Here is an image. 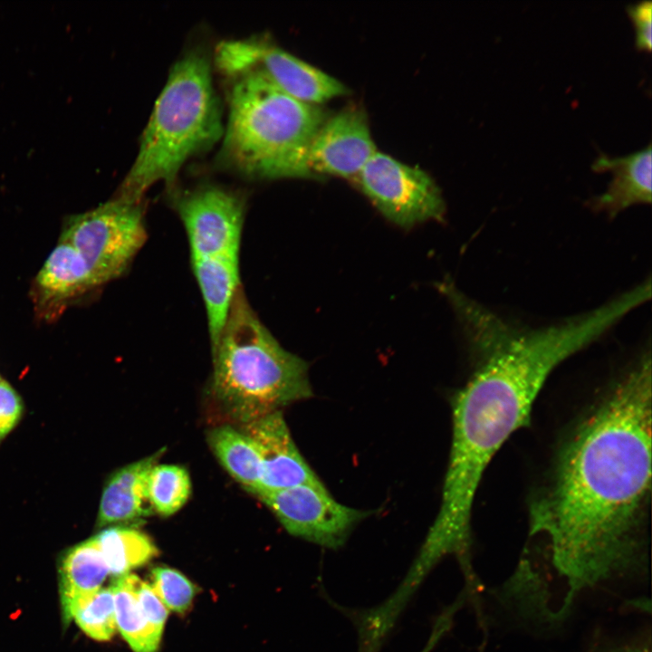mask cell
I'll return each mask as SVG.
<instances>
[{
    "mask_svg": "<svg viewBox=\"0 0 652 652\" xmlns=\"http://www.w3.org/2000/svg\"><path fill=\"white\" fill-rule=\"evenodd\" d=\"M215 62L229 78L246 71H258L282 91L308 104L318 105L349 92L338 79L262 37L219 43Z\"/></svg>",
    "mask_w": 652,
    "mask_h": 652,
    "instance_id": "7",
    "label": "cell"
},
{
    "mask_svg": "<svg viewBox=\"0 0 652 652\" xmlns=\"http://www.w3.org/2000/svg\"><path fill=\"white\" fill-rule=\"evenodd\" d=\"M110 574L120 577L158 555L152 539L138 527L115 526L94 537Z\"/></svg>",
    "mask_w": 652,
    "mask_h": 652,
    "instance_id": "19",
    "label": "cell"
},
{
    "mask_svg": "<svg viewBox=\"0 0 652 652\" xmlns=\"http://www.w3.org/2000/svg\"><path fill=\"white\" fill-rule=\"evenodd\" d=\"M360 187L390 221L412 226L442 219L445 202L432 177L417 167L377 151L358 175Z\"/></svg>",
    "mask_w": 652,
    "mask_h": 652,
    "instance_id": "8",
    "label": "cell"
},
{
    "mask_svg": "<svg viewBox=\"0 0 652 652\" xmlns=\"http://www.w3.org/2000/svg\"><path fill=\"white\" fill-rule=\"evenodd\" d=\"M635 27V45L638 50L650 52L652 46V3L643 0L627 6Z\"/></svg>",
    "mask_w": 652,
    "mask_h": 652,
    "instance_id": "25",
    "label": "cell"
},
{
    "mask_svg": "<svg viewBox=\"0 0 652 652\" xmlns=\"http://www.w3.org/2000/svg\"><path fill=\"white\" fill-rule=\"evenodd\" d=\"M651 143L631 154L610 157L599 153L591 168L596 172H612V179L602 194L593 197L589 206L609 217L635 204H650L652 200Z\"/></svg>",
    "mask_w": 652,
    "mask_h": 652,
    "instance_id": "13",
    "label": "cell"
},
{
    "mask_svg": "<svg viewBox=\"0 0 652 652\" xmlns=\"http://www.w3.org/2000/svg\"><path fill=\"white\" fill-rule=\"evenodd\" d=\"M211 351L210 396L238 426L312 396L307 363L279 344L241 289Z\"/></svg>",
    "mask_w": 652,
    "mask_h": 652,
    "instance_id": "5",
    "label": "cell"
},
{
    "mask_svg": "<svg viewBox=\"0 0 652 652\" xmlns=\"http://www.w3.org/2000/svg\"><path fill=\"white\" fill-rule=\"evenodd\" d=\"M206 440L227 473L251 494L261 487L263 465L259 451L239 427L223 424L210 428Z\"/></svg>",
    "mask_w": 652,
    "mask_h": 652,
    "instance_id": "17",
    "label": "cell"
},
{
    "mask_svg": "<svg viewBox=\"0 0 652 652\" xmlns=\"http://www.w3.org/2000/svg\"><path fill=\"white\" fill-rule=\"evenodd\" d=\"M377 152L364 111L348 107L321 124L309 148V165L315 175L358 176Z\"/></svg>",
    "mask_w": 652,
    "mask_h": 652,
    "instance_id": "11",
    "label": "cell"
},
{
    "mask_svg": "<svg viewBox=\"0 0 652 652\" xmlns=\"http://www.w3.org/2000/svg\"><path fill=\"white\" fill-rule=\"evenodd\" d=\"M37 284L45 296L53 299L68 298L94 287L81 254L61 238L39 271Z\"/></svg>",
    "mask_w": 652,
    "mask_h": 652,
    "instance_id": "18",
    "label": "cell"
},
{
    "mask_svg": "<svg viewBox=\"0 0 652 652\" xmlns=\"http://www.w3.org/2000/svg\"><path fill=\"white\" fill-rule=\"evenodd\" d=\"M135 574L118 577L112 583L117 631L133 652H158L161 638L147 624L137 602Z\"/></svg>",
    "mask_w": 652,
    "mask_h": 652,
    "instance_id": "20",
    "label": "cell"
},
{
    "mask_svg": "<svg viewBox=\"0 0 652 652\" xmlns=\"http://www.w3.org/2000/svg\"><path fill=\"white\" fill-rule=\"evenodd\" d=\"M1 380H2V379H1V378H0V381H1Z\"/></svg>",
    "mask_w": 652,
    "mask_h": 652,
    "instance_id": "28",
    "label": "cell"
},
{
    "mask_svg": "<svg viewBox=\"0 0 652 652\" xmlns=\"http://www.w3.org/2000/svg\"><path fill=\"white\" fill-rule=\"evenodd\" d=\"M176 209L191 258L239 255L244 203L238 195L218 186H202L179 196Z\"/></svg>",
    "mask_w": 652,
    "mask_h": 652,
    "instance_id": "10",
    "label": "cell"
},
{
    "mask_svg": "<svg viewBox=\"0 0 652 652\" xmlns=\"http://www.w3.org/2000/svg\"><path fill=\"white\" fill-rule=\"evenodd\" d=\"M151 587L168 608L184 615L191 608L198 587L181 571L168 566H156L150 570Z\"/></svg>",
    "mask_w": 652,
    "mask_h": 652,
    "instance_id": "23",
    "label": "cell"
},
{
    "mask_svg": "<svg viewBox=\"0 0 652 652\" xmlns=\"http://www.w3.org/2000/svg\"><path fill=\"white\" fill-rule=\"evenodd\" d=\"M238 427L255 444L261 456L263 477L257 492L322 484L300 454L281 410Z\"/></svg>",
    "mask_w": 652,
    "mask_h": 652,
    "instance_id": "12",
    "label": "cell"
},
{
    "mask_svg": "<svg viewBox=\"0 0 652 652\" xmlns=\"http://www.w3.org/2000/svg\"><path fill=\"white\" fill-rule=\"evenodd\" d=\"M146 235L141 204L117 197L72 217L61 239L78 251L97 286L127 269Z\"/></svg>",
    "mask_w": 652,
    "mask_h": 652,
    "instance_id": "6",
    "label": "cell"
},
{
    "mask_svg": "<svg viewBox=\"0 0 652 652\" xmlns=\"http://www.w3.org/2000/svg\"><path fill=\"white\" fill-rule=\"evenodd\" d=\"M110 574L94 537L71 548L59 568V596L64 625L77 606L101 589Z\"/></svg>",
    "mask_w": 652,
    "mask_h": 652,
    "instance_id": "16",
    "label": "cell"
},
{
    "mask_svg": "<svg viewBox=\"0 0 652 652\" xmlns=\"http://www.w3.org/2000/svg\"><path fill=\"white\" fill-rule=\"evenodd\" d=\"M595 652H651V650L649 641H635L621 645L609 646Z\"/></svg>",
    "mask_w": 652,
    "mask_h": 652,
    "instance_id": "27",
    "label": "cell"
},
{
    "mask_svg": "<svg viewBox=\"0 0 652 652\" xmlns=\"http://www.w3.org/2000/svg\"><path fill=\"white\" fill-rule=\"evenodd\" d=\"M205 302L213 350L217 344L240 290L239 257L221 255L191 258Z\"/></svg>",
    "mask_w": 652,
    "mask_h": 652,
    "instance_id": "15",
    "label": "cell"
},
{
    "mask_svg": "<svg viewBox=\"0 0 652 652\" xmlns=\"http://www.w3.org/2000/svg\"><path fill=\"white\" fill-rule=\"evenodd\" d=\"M254 495L290 534L329 549L341 547L356 524L370 514L340 503L323 484L260 491Z\"/></svg>",
    "mask_w": 652,
    "mask_h": 652,
    "instance_id": "9",
    "label": "cell"
},
{
    "mask_svg": "<svg viewBox=\"0 0 652 652\" xmlns=\"http://www.w3.org/2000/svg\"><path fill=\"white\" fill-rule=\"evenodd\" d=\"M72 620L85 635L94 640L111 639L117 632L111 586L101 588L81 602L75 609Z\"/></svg>",
    "mask_w": 652,
    "mask_h": 652,
    "instance_id": "22",
    "label": "cell"
},
{
    "mask_svg": "<svg viewBox=\"0 0 652 652\" xmlns=\"http://www.w3.org/2000/svg\"><path fill=\"white\" fill-rule=\"evenodd\" d=\"M23 404L12 386L0 381V440L8 435L21 418Z\"/></svg>",
    "mask_w": 652,
    "mask_h": 652,
    "instance_id": "26",
    "label": "cell"
},
{
    "mask_svg": "<svg viewBox=\"0 0 652 652\" xmlns=\"http://www.w3.org/2000/svg\"><path fill=\"white\" fill-rule=\"evenodd\" d=\"M155 454L131 463L112 475L106 484L99 508L97 526L142 522L154 513L148 490L151 468L164 453Z\"/></svg>",
    "mask_w": 652,
    "mask_h": 652,
    "instance_id": "14",
    "label": "cell"
},
{
    "mask_svg": "<svg viewBox=\"0 0 652 652\" xmlns=\"http://www.w3.org/2000/svg\"><path fill=\"white\" fill-rule=\"evenodd\" d=\"M148 490L154 513L171 516L185 505L190 496L189 474L181 465L156 464L149 475Z\"/></svg>",
    "mask_w": 652,
    "mask_h": 652,
    "instance_id": "21",
    "label": "cell"
},
{
    "mask_svg": "<svg viewBox=\"0 0 652 652\" xmlns=\"http://www.w3.org/2000/svg\"><path fill=\"white\" fill-rule=\"evenodd\" d=\"M135 594L139 609L152 631L162 638L168 609L156 594L151 585L138 578Z\"/></svg>",
    "mask_w": 652,
    "mask_h": 652,
    "instance_id": "24",
    "label": "cell"
},
{
    "mask_svg": "<svg viewBox=\"0 0 652 652\" xmlns=\"http://www.w3.org/2000/svg\"><path fill=\"white\" fill-rule=\"evenodd\" d=\"M619 319L606 303L562 323L518 332L481 312L467 324L484 361L453 403V440L442 503L426 542L440 553L465 555L475 494L490 460L530 421L551 372Z\"/></svg>",
    "mask_w": 652,
    "mask_h": 652,
    "instance_id": "2",
    "label": "cell"
},
{
    "mask_svg": "<svg viewBox=\"0 0 652 652\" xmlns=\"http://www.w3.org/2000/svg\"><path fill=\"white\" fill-rule=\"evenodd\" d=\"M230 79L223 161L250 177H313L308 153L328 117L324 110L294 99L258 71Z\"/></svg>",
    "mask_w": 652,
    "mask_h": 652,
    "instance_id": "3",
    "label": "cell"
},
{
    "mask_svg": "<svg viewBox=\"0 0 652 652\" xmlns=\"http://www.w3.org/2000/svg\"><path fill=\"white\" fill-rule=\"evenodd\" d=\"M224 129L209 59L189 51L169 71L118 198L140 203L155 183L171 187L183 164L215 145Z\"/></svg>",
    "mask_w": 652,
    "mask_h": 652,
    "instance_id": "4",
    "label": "cell"
},
{
    "mask_svg": "<svg viewBox=\"0 0 652 652\" xmlns=\"http://www.w3.org/2000/svg\"><path fill=\"white\" fill-rule=\"evenodd\" d=\"M651 472V360L621 379L562 447L550 484L531 507L530 534L578 593L647 574L643 534Z\"/></svg>",
    "mask_w": 652,
    "mask_h": 652,
    "instance_id": "1",
    "label": "cell"
}]
</instances>
